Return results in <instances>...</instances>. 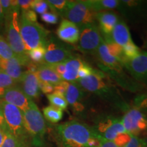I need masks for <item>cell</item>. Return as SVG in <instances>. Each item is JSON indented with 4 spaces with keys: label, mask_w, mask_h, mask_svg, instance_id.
Listing matches in <instances>:
<instances>
[{
    "label": "cell",
    "mask_w": 147,
    "mask_h": 147,
    "mask_svg": "<svg viewBox=\"0 0 147 147\" xmlns=\"http://www.w3.org/2000/svg\"><path fill=\"white\" fill-rule=\"evenodd\" d=\"M59 147H95L103 138L92 127L78 121H70L55 127Z\"/></svg>",
    "instance_id": "1"
},
{
    "label": "cell",
    "mask_w": 147,
    "mask_h": 147,
    "mask_svg": "<svg viewBox=\"0 0 147 147\" xmlns=\"http://www.w3.org/2000/svg\"><path fill=\"white\" fill-rule=\"evenodd\" d=\"M84 91L100 96L103 100L115 104L121 108H127L119 91L110 82V79L104 71L93 69L89 76L78 79L76 82Z\"/></svg>",
    "instance_id": "2"
},
{
    "label": "cell",
    "mask_w": 147,
    "mask_h": 147,
    "mask_svg": "<svg viewBox=\"0 0 147 147\" xmlns=\"http://www.w3.org/2000/svg\"><path fill=\"white\" fill-rule=\"evenodd\" d=\"M19 28L22 39L27 51L39 47H45L50 32L38 22L29 21L21 12L19 17Z\"/></svg>",
    "instance_id": "3"
},
{
    "label": "cell",
    "mask_w": 147,
    "mask_h": 147,
    "mask_svg": "<svg viewBox=\"0 0 147 147\" xmlns=\"http://www.w3.org/2000/svg\"><path fill=\"white\" fill-rule=\"evenodd\" d=\"M24 125L31 138L32 146L42 147L46 133V123L43 115L33 102L25 112H23Z\"/></svg>",
    "instance_id": "4"
},
{
    "label": "cell",
    "mask_w": 147,
    "mask_h": 147,
    "mask_svg": "<svg viewBox=\"0 0 147 147\" xmlns=\"http://www.w3.org/2000/svg\"><path fill=\"white\" fill-rule=\"evenodd\" d=\"M0 102L10 133L27 146H32L31 138L24 125L23 112L12 104L1 100Z\"/></svg>",
    "instance_id": "5"
},
{
    "label": "cell",
    "mask_w": 147,
    "mask_h": 147,
    "mask_svg": "<svg viewBox=\"0 0 147 147\" xmlns=\"http://www.w3.org/2000/svg\"><path fill=\"white\" fill-rule=\"evenodd\" d=\"M19 10L14 9L4 17L5 40L14 53L21 57L28 56V51L22 39L19 28Z\"/></svg>",
    "instance_id": "6"
},
{
    "label": "cell",
    "mask_w": 147,
    "mask_h": 147,
    "mask_svg": "<svg viewBox=\"0 0 147 147\" xmlns=\"http://www.w3.org/2000/svg\"><path fill=\"white\" fill-rule=\"evenodd\" d=\"M95 12L92 10L89 1H69L62 16L74 23L78 27L82 25L96 23Z\"/></svg>",
    "instance_id": "7"
},
{
    "label": "cell",
    "mask_w": 147,
    "mask_h": 147,
    "mask_svg": "<svg viewBox=\"0 0 147 147\" xmlns=\"http://www.w3.org/2000/svg\"><path fill=\"white\" fill-rule=\"evenodd\" d=\"M45 49V57L39 64L52 65L63 63L74 56L70 47L62 43L53 36L49 37Z\"/></svg>",
    "instance_id": "8"
},
{
    "label": "cell",
    "mask_w": 147,
    "mask_h": 147,
    "mask_svg": "<svg viewBox=\"0 0 147 147\" xmlns=\"http://www.w3.org/2000/svg\"><path fill=\"white\" fill-rule=\"evenodd\" d=\"M80 36L78 49L86 54H94L102 41L100 29L96 23L79 27Z\"/></svg>",
    "instance_id": "9"
},
{
    "label": "cell",
    "mask_w": 147,
    "mask_h": 147,
    "mask_svg": "<svg viewBox=\"0 0 147 147\" xmlns=\"http://www.w3.org/2000/svg\"><path fill=\"white\" fill-rule=\"evenodd\" d=\"M92 128L98 136L109 141H113L118 134L126 131L121 119L112 116L99 117Z\"/></svg>",
    "instance_id": "10"
},
{
    "label": "cell",
    "mask_w": 147,
    "mask_h": 147,
    "mask_svg": "<svg viewBox=\"0 0 147 147\" xmlns=\"http://www.w3.org/2000/svg\"><path fill=\"white\" fill-rule=\"evenodd\" d=\"M125 129L134 136H138L147 131V117L140 110L132 107L127 110L121 119Z\"/></svg>",
    "instance_id": "11"
},
{
    "label": "cell",
    "mask_w": 147,
    "mask_h": 147,
    "mask_svg": "<svg viewBox=\"0 0 147 147\" xmlns=\"http://www.w3.org/2000/svg\"><path fill=\"white\" fill-rule=\"evenodd\" d=\"M32 63L29 56L16 55L9 59H0V70L4 71L16 82L20 83L24 74L23 66H28Z\"/></svg>",
    "instance_id": "12"
},
{
    "label": "cell",
    "mask_w": 147,
    "mask_h": 147,
    "mask_svg": "<svg viewBox=\"0 0 147 147\" xmlns=\"http://www.w3.org/2000/svg\"><path fill=\"white\" fill-rule=\"evenodd\" d=\"M124 67L134 79L147 84V52L141 51L136 57L127 60Z\"/></svg>",
    "instance_id": "13"
},
{
    "label": "cell",
    "mask_w": 147,
    "mask_h": 147,
    "mask_svg": "<svg viewBox=\"0 0 147 147\" xmlns=\"http://www.w3.org/2000/svg\"><path fill=\"white\" fill-rule=\"evenodd\" d=\"M117 8L131 21L143 19L147 16V1L121 0Z\"/></svg>",
    "instance_id": "14"
},
{
    "label": "cell",
    "mask_w": 147,
    "mask_h": 147,
    "mask_svg": "<svg viewBox=\"0 0 147 147\" xmlns=\"http://www.w3.org/2000/svg\"><path fill=\"white\" fill-rule=\"evenodd\" d=\"M0 100L12 104L25 112L30 107L32 100L24 93L20 86L15 85L5 89Z\"/></svg>",
    "instance_id": "15"
},
{
    "label": "cell",
    "mask_w": 147,
    "mask_h": 147,
    "mask_svg": "<svg viewBox=\"0 0 147 147\" xmlns=\"http://www.w3.org/2000/svg\"><path fill=\"white\" fill-rule=\"evenodd\" d=\"M84 95V90L77 82H65L64 97L75 113H81L83 112Z\"/></svg>",
    "instance_id": "16"
},
{
    "label": "cell",
    "mask_w": 147,
    "mask_h": 147,
    "mask_svg": "<svg viewBox=\"0 0 147 147\" xmlns=\"http://www.w3.org/2000/svg\"><path fill=\"white\" fill-rule=\"evenodd\" d=\"M95 54L97 55V58L100 60L101 63L100 66L102 69H107L117 71H122V67L123 65L110 54L107 45L103 38Z\"/></svg>",
    "instance_id": "17"
},
{
    "label": "cell",
    "mask_w": 147,
    "mask_h": 147,
    "mask_svg": "<svg viewBox=\"0 0 147 147\" xmlns=\"http://www.w3.org/2000/svg\"><path fill=\"white\" fill-rule=\"evenodd\" d=\"M20 83L21 84V89L29 98L32 100L39 96L40 80L36 72L29 70L24 71Z\"/></svg>",
    "instance_id": "18"
},
{
    "label": "cell",
    "mask_w": 147,
    "mask_h": 147,
    "mask_svg": "<svg viewBox=\"0 0 147 147\" xmlns=\"http://www.w3.org/2000/svg\"><path fill=\"white\" fill-rule=\"evenodd\" d=\"M57 35L61 40L66 43H78L80 36V29L74 23L64 19L61 21L57 31Z\"/></svg>",
    "instance_id": "19"
},
{
    "label": "cell",
    "mask_w": 147,
    "mask_h": 147,
    "mask_svg": "<svg viewBox=\"0 0 147 147\" xmlns=\"http://www.w3.org/2000/svg\"><path fill=\"white\" fill-rule=\"evenodd\" d=\"M95 21L98 23V27L103 36H107L111 34L119 20L115 12L104 11L95 14Z\"/></svg>",
    "instance_id": "20"
},
{
    "label": "cell",
    "mask_w": 147,
    "mask_h": 147,
    "mask_svg": "<svg viewBox=\"0 0 147 147\" xmlns=\"http://www.w3.org/2000/svg\"><path fill=\"white\" fill-rule=\"evenodd\" d=\"M102 38H108L122 48L133 42L127 25L121 20H119L109 36H103Z\"/></svg>",
    "instance_id": "21"
},
{
    "label": "cell",
    "mask_w": 147,
    "mask_h": 147,
    "mask_svg": "<svg viewBox=\"0 0 147 147\" xmlns=\"http://www.w3.org/2000/svg\"><path fill=\"white\" fill-rule=\"evenodd\" d=\"M85 62L82 59L74 55L64 62L65 71L61 76L63 81L67 82H76L78 80V72L79 69L82 67Z\"/></svg>",
    "instance_id": "22"
},
{
    "label": "cell",
    "mask_w": 147,
    "mask_h": 147,
    "mask_svg": "<svg viewBox=\"0 0 147 147\" xmlns=\"http://www.w3.org/2000/svg\"><path fill=\"white\" fill-rule=\"evenodd\" d=\"M36 73L40 81L52 84L53 86L63 81L61 77L49 65L37 64Z\"/></svg>",
    "instance_id": "23"
},
{
    "label": "cell",
    "mask_w": 147,
    "mask_h": 147,
    "mask_svg": "<svg viewBox=\"0 0 147 147\" xmlns=\"http://www.w3.org/2000/svg\"><path fill=\"white\" fill-rule=\"evenodd\" d=\"M92 10L95 13L118 7L119 0H88Z\"/></svg>",
    "instance_id": "24"
},
{
    "label": "cell",
    "mask_w": 147,
    "mask_h": 147,
    "mask_svg": "<svg viewBox=\"0 0 147 147\" xmlns=\"http://www.w3.org/2000/svg\"><path fill=\"white\" fill-rule=\"evenodd\" d=\"M43 114L45 119L53 123L59 122L63 118V110L51 105L43 108Z\"/></svg>",
    "instance_id": "25"
},
{
    "label": "cell",
    "mask_w": 147,
    "mask_h": 147,
    "mask_svg": "<svg viewBox=\"0 0 147 147\" xmlns=\"http://www.w3.org/2000/svg\"><path fill=\"white\" fill-rule=\"evenodd\" d=\"M47 98L50 102L51 106L59 108L61 110H65L68 106L65 98L62 95L53 93L47 95Z\"/></svg>",
    "instance_id": "26"
},
{
    "label": "cell",
    "mask_w": 147,
    "mask_h": 147,
    "mask_svg": "<svg viewBox=\"0 0 147 147\" xmlns=\"http://www.w3.org/2000/svg\"><path fill=\"white\" fill-rule=\"evenodd\" d=\"M49 8L55 14H60L62 15L68 5L69 1L67 0H47L46 1Z\"/></svg>",
    "instance_id": "27"
},
{
    "label": "cell",
    "mask_w": 147,
    "mask_h": 147,
    "mask_svg": "<svg viewBox=\"0 0 147 147\" xmlns=\"http://www.w3.org/2000/svg\"><path fill=\"white\" fill-rule=\"evenodd\" d=\"M16 55L5 38L0 36V58L2 59H9Z\"/></svg>",
    "instance_id": "28"
},
{
    "label": "cell",
    "mask_w": 147,
    "mask_h": 147,
    "mask_svg": "<svg viewBox=\"0 0 147 147\" xmlns=\"http://www.w3.org/2000/svg\"><path fill=\"white\" fill-rule=\"evenodd\" d=\"M46 52L45 47H39L28 51V56L33 63L39 64L43 60Z\"/></svg>",
    "instance_id": "29"
},
{
    "label": "cell",
    "mask_w": 147,
    "mask_h": 147,
    "mask_svg": "<svg viewBox=\"0 0 147 147\" xmlns=\"http://www.w3.org/2000/svg\"><path fill=\"white\" fill-rule=\"evenodd\" d=\"M19 140H18L12 134L8 133L5 135L3 144L0 147H28Z\"/></svg>",
    "instance_id": "30"
},
{
    "label": "cell",
    "mask_w": 147,
    "mask_h": 147,
    "mask_svg": "<svg viewBox=\"0 0 147 147\" xmlns=\"http://www.w3.org/2000/svg\"><path fill=\"white\" fill-rule=\"evenodd\" d=\"M134 108L144 113V112H147V91L137 95L134 100Z\"/></svg>",
    "instance_id": "31"
},
{
    "label": "cell",
    "mask_w": 147,
    "mask_h": 147,
    "mask_svg": "<svg viewBox=\"0 0 147 147\" xmlns=\"http://www.w3.org/2000/svg\"><path fill=\"white\" fill-rule=\"evenodd\" d=\"M17 84L18 82L14 80L7 74L0 70V90L1 91H4L5 89L17 85Z\"/></svg>",
    "instance_id": "32"
},
{
    "label": "cell",
    "mask_w": 147,
    "mask_h": 147,
    "mask_svg": "<svg viewBox=\"0 0 147 147\" xmlns=\"http://www.w3.org/2000/svg\"><path fill=\"white\" fill-rule=\"evenodd\" d=\"M123 50L124 55L127 60L131 59L136 57L141 52L139 48L134 43V42L124 47L123 48Z\"/></svg>",
    "instance_id": "33"
},
{
    "label": "cell",
    "mask_w": 147,
    "mask_h": 147,
    "mask_svg": "<svg viewBox=\"0 0 147 147\" xmlns=\"http://www.w3.org/2000/svg\"><path fill=\"white\" fill-rule=\"evenodd\" d=\"M49 6L47 2L43 0H34L32 5V9L35 12L42 14L47 12Z\"/></svg>",
    "instance_id": "34"
},
{
    "label": "cell",
    "mask_w": 147,
    "mask_h": 147,
    "mask_svg": "<svg viewBox=\"0 0 147 147\" xmlns=\"http://www.w3.org/2000/svg\"><path fill=\"white\" fill-rule=\"evenodd\" d=\"M133 136L130 135L127 132H123L118 134L113 142L118 147H124L128 144Z\"/></svg>",
    "instance_id": "35"
},
{
    "label": "cell",
    "mask_w": 147,
    "mask_h": 147,
    "mask_svg": "<svg viewBox=\"0 0 147 147\" xmlns=\"http://www.w3.org/2000/svg\"><path fill=\"white\" fill-rule=\"evenodd\" d=\"M41 18L42 21L49 24H56L58 22L57 14L55 12H46L42 14Z\"/></svg>",
    "instance_id": "36"
},
{
    "label": "cell",
    "mask_w": 147,
    "mask_h": 147,
    "mask_svg": "<svg viewBox=\"0 0 147 147\" xmlns=\"http://www.w3.org/2000/svg\"><path fill=\"white\" fill-rule=\"evenodd\" d=\"M124 147H146V146L142 138L133 136L128 144Z\"/></svg>",
    "instance_id": "37"
},
{
    "label": "cell",
    "mask_w": 147,
    "mask_h": 147,
    "mask_svg": "<svg viewBox=\"0 0 147 147\" xmlns=\"http://www.w3.org/2000/svg\"><path fill=\"white\" fill-rule=\"evenodd\" d=\"M93 70V68H92L91 67H90L89 65H87V64L85 63L80 69H79L78 72V79L85 78V77L89 76V75L92 73Z\"/></svg>",
    "instance_id": "38"
},
{
    "label": "cell",
    "mask_w": 147,
    "mask_h": 147,
    "mask_svg": "<svg viewBox=\"0 0 147 147\" xmlns=\"http://www.w3.org/2000/svg\"><path fill=\"white\" fill-rule=\"evenodd\" d=\"M0 130L4 132L5 134L10 133L8 126H7L6 122H5L4 116H3L2 107H1V102H0Z\"/></svg>",
    "instance_id": "39"
},
{
    "label": "cell",
    "mask_w": 147,
    "mask_h": 147,
    "mask_svg": "<svg viewBox=\"0 0 147 147\" xmlns=\"http://www.w3.org/2000/svg\"><path fill=\"white\" fill-rule=\"evenodd\" d=\"M39 87H40V91H42L44 93H46V94H47V95L51 94V93H52V92L54 91L55 86H53L51 84L46 83V82L40 81Z\"/></svg>",
    "instance_id": "40"
},
{
    "label": "cell",
    "mask_w": 147,
    "mask_h": 147,
    "mask_svg": "<svg viewBox=\"0 0 147 147\" xmlns=\"http://www.w3.org/2000/svg\"><path fill=\"white\" fill-rule=\"evenodd\" d=\"M34 0H18V3L22 10L26 11L32 9V5Z\"/></svg>",
    "instance_id": "41"
},
{
    "label": "cell",
    "mask_w": 147,
    "mask_h": 147,
    "mask_svg": "<svg viewBox=\"0 0 147 147\" xmlns=\"http://www.w3.org/2000/svg\"><path fill=\"white\" fill-rule=\"evenodd\" d=\"M21 12L24 14V16H25L27 19L29 20V21H33V22H37V15L36 12H35L34 10H29L26 11L22 10Z\"/></svg>",
    "instance_id": "42"
},
{
    "label": "cell",
    "mask_w": 147,
    "mask_h": 147,
    "mask_svg": "<svg viewBox=\"0 0 147 147\" xmlns=\"http://www.w3.org/2000/svg\"><path fill=\"white\" fill-rule=\"evenodd\" d=\"M95 147H118L114 143L113 141L106 140L105 139H102L101 140L100 144Z\"/></svg>",
    "instance_id": "43"
},
{
    "label": "cell",
    "mask_w": 147,
    "mask_h": 147,
    "mask_svg": "<svg viewBox=\"0 0 147 147\" xmlns=\"http://www.w3.org/2000/svg\"><path fill=\"white\" fill-rule=\"evenodd\" d=\"M3 23H4V16H3L2 8H1V3H0V29Z\"/></svg>",
    "instance_id": "44"
},
{
    "label": "cell",
    "mask_w": 147,
    "mask_h": 147,
    "mask_svg": "<svg viewBox=\"0 0 147 147\" xmlns=\"http://www.w3.org/2000/svg\"><path fill=\"white\" fill-rule=\"evenodd\" d=\"M5 135H6V134H5L4 132L1 131V130H0V146H1V144H3V140H4L5 139Z\"/></svg>",
    "instance_id": "45"
},
{
    "label": "cell",
    "mask_w": 147,
    "mask_h": 147,
    "mask_svg": "<svg viewBox=\"0 0 147 147\" xmlns=\"http://www.w3.org/2000/svg\"><path fill=\"white\" fill-rule=\"evenodd\" d=\"M143 140H144V141L145 144H146V147H147V134H146V137H145L144 138H143Z\"/></svg>",
    "instance_id": "46"
},
{
    "label": "cell",
    "mask_w": 147,
    "mask_h": 147,
    "mask_svg": "<svg viewBox=\"0 0 147 147\" xmlns=\"http://www.w3.org/2000/svg\"><path fill=\"white\" fill-rule=\"evenodd\" d=\"M144 47L146 48V49H147V38H146V40H145V42H144Z\"/></svg>",
    "instance_id": "47"
},
{
    "label": "cell",
    "mask_w": 147,
    "mask_h": 147,
    "mask_svg": "<svg viewBox=\"0 0 147 147\" xmlns=\"http://www.w3.org/2000/svg\"><path fill=\"white\" fill-rule=\"evenodd\" d=\"M28 147H34V146H28Z\"/></svg>",
    "instance_id": "48"
},
{
    "label": "cell",
    "mask_w": 147,
    "mask_h": 147,
    "mask_svg": "<svg viewBox=\"0 0 147 147\" xmlns=\"http://www.w3.org/2000/svg\"><path fill=\"white\" fill-rule=\"evenodd\" d=\"M0 59H1V58H0Z\"/></svg>",
    "instance_id": "49"
}]
</instances>
